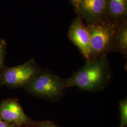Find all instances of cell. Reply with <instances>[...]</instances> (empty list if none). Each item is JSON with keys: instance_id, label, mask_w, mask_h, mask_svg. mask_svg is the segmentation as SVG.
I'll use <instances>...</instances> for the list:
<instances>
[{"instance_id": "6da1fadb", "label": "cell", "mask_w": 127, "mask_h": 127, "mask_svg": "<svg viewBox=\"0 0 127 127\" xmlns=\"http://www.w3.org/2000/svg\"><path fill=\"white\" fill-rule=\"evenodd\" d=\"M106 56L87 61L85 65L64 81L66 87H76L83 90L95 91L102 88L109 81Z\"/></svg>"}, {"instance_id": "7a4b0ae2", "label": "cell", "mask_w": 127, "mask_h": 127, "mask_svg": "<svg viewBox=\"0 0 127 127\" xmlns=\"http://www.w3.org/2000/svg\"><path fill=\"white\" fill-rule=\"evenodd\" d=\"M91 38V60L114 50V40L119 25L105 18L93 23H86Z\"/></svg>"}, {"instance_id": "3957f363", "label": "cell", "mask_w": 127, "mask_h": 127, "mask_svg": "<svg viewBox=\"0 0 127 127\" xmlns=\"http://www.w3.org/2000/svg\"><path fill=\"white\" fill-rule=\"evenodd\" d=\"M40 72L33 59L16 66H5L0 72V85L11 88L25 87Z\"/></svg>"}, {"instance_id": "277c9868", "label": "cell", "mask_w": 127, "mask_h": 127, "mask_svg": "<svg viewBox=\"0 0 127 127\" xmlns=\"http://www.w3.org/2000/svg\"><path fill=\"white\" fill-rule=\"evenodd\" d=\"M66 87L64 81L51 73L40 72L25 87L35 95L54 98L62 94Z\"/></svg>"}, {"instance_id": "5b68a950", "label": "cell", "mask_w": 127, "mask_h": 127, "mask_svg": "<svg viewBox=\"0 0 127 127\" xmlns=\"http://www.w3.org/2000/svg\"><path fill=\"white\" fill-rule=\"evenodd\" d=\"M68 37L77 47L87 61L91 60V38L86 26L78 15L73 19L68 30Z\"/></svg>"}, {"instance_id": "8992f818", "label": "cell", "mask_w": 127, "mask_h": 127, "mask_svg": "<svg viewBox=\"0 0 127 127\" xmlns=\"http://www.w3.org/2000/svg\"><path fill=\"white\" fill-rule=\"evenodd\" d=\"M106 0H83L77 15L86 23H93L106 18Z\"/></svg>"}, {"instance_id": "52a82bcc", "label": "cell", "mask_w": 127, "mask_h": 127, "mask_svg": "<svg viewBox=\"0 0 127 127\" xmlns=\"http://www.w3.org/2000/svg\"><path fill=\"white\" fill-rule=\"evenodd\" d=\"M0 119L6 123L21 125L28 122V117L18 101L14 99L3 100L0 104Z\"/></svg>"}, {"instance_id": "ba28073f", "label": "cell", "mask_w": 127, "mask_h": 127, "mask_svg": "<svg viewBox=\"0 0 127 127\" xmlns=\"http://www.w3.org/2000/svg\"><path fill=\"white\" fill-rule=\"evenodd\" d=\"M127 0H106V18L120 24L127 20Z\"/></svg>"}, {"instance_id": "9c48e42d", "label": "cell", "mask_w": 127, "mask_h": 127, "mask_svg": "<svg viewBox=\"0 0 127 127\" xmlns=\"http://www.w3.org/2000/svg\"><path fill=\"white\" fill-rule=\"evenodd\" d=\"M114 51L120 53L124 57L127 54V20L120 23L114 40Z\"/></svg>"}, {"instance_id": "30bf717a", "label": "cell", "mask_w": 127, "mask_h": 127, "mask_svg": "<svg viewBox=\"0 0 127 127\" xmlns=\"http://www.w3.org/2000/svg\"><path fill=\"white\" fill-rule=\"evenodd\" d=\"M121 123L120 127H125L127 124V100L125 99L120 102L119 106Z\"/></svg>"}, {"instance_id": "8fae6325", "label": "cell", "mask_w": 127, "mask_h": 127, "mask_svg": "<svg viewBox=\"0 0 127 127\" xmlns=\"http://www.w3.org/2000/svg\"><path fill=\"white\" fill-rule=\"evenodd\" d=\"M7 43L4 39L0 40V72L4 68V61Z\"/></svg>"}, {"instance_id": "7c38bea8", "label": "cell", "mask_w": 127, "mask_h": 127, "mask_svg": "<svg viewBox=\"0 0 127 127\" xmlns=\"http://www.w3.org/2000/svg\"><path fill=\"white\" fill-rule=\"evenodd\" d=\"M82 0H70L71 3H72V4L73 7V8L74 9L76 13H77V11L79 8V6Z\"/></svg>"}, {"instance_id": "4fadbf2b", "label": "cell", "mask_w": 127, "mask_h": 127, "mask_svg": "<svg viewBox=\"0 0 127 127\" xmlns=\"http://www.w3.org/2000/svg\"><path fill=\"white\" fill-rule=\"evenodd\" d=\"M40 127H58L50 122H43L39 124Z\"/></svg>"}, {"instance_id": "5bb4252c", "label": "cell", "mask_w": 127, "mask_h": 127, "mask_svg": "<svg viewBox=\"0 0 127 127\" xmlns=\"http://www.w3.org/2000/svg\"><path fill=\"white\" fill-rule=\"evenodd\" d=\"M0 127H14V125L6 123L0 119Z\"/></svg>"}]
</instances>
